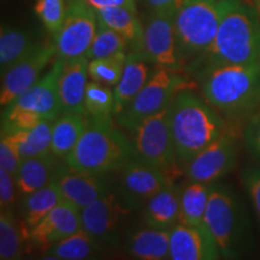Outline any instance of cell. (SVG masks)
<instances>
[{"instance_id": "obj_1", "label": "cell", "mask_w": 260, "mask_h": 260, "mask_svg": "<svg viewBox=\"0 0 260 260\" xmlns=\"http://www.w3.org/2000/svg\"><path fill=\"white\" fill-rule=\"evenodd\" d=\"M217 64H260V21L245 0H225L212 45L194 58L189 70Z\"/></svg>"}, {"instance_id": "obj_2", "label": "cell", "mask_w": 260, "mask_h": 260, "mask_svg": "<svg viewBox=\"0 0 260 260\" xmlns=\"http://www.w3.org/2000/svg\"><path fill=\"white\" fill-rule=\"evenodd\" d=\"M193 74L201 95L220 113L243 116L260 104V64L209 65Z\"/></svg>"}, {"instance_id": "obj_3", "label": "cell", "mask_w": 260, "mask_h": 260, "mask_svg": "<svg viewBox=\"0 0 260 260\" xmlns=\"http://www.w3.org/2000/svg\"><path fill=\"white\" fill-rule=\"evenodd\" d=\"M170 128L177 161L182 165L226 132L222 116L193 89L182 90L171 102Z\"/></svg>"}, {"instance_id": "obj_4", "label": "cell", "mask_w": 260, "mask_h": 260, "mask_svg": "<svg viewBox=\"0 0 260 260\" xmlns=\"http://www.w3.org/2000/svg\"><path fill=\"white\" fill-rule=\"evenodd\" d=\"M133 158L132 140L113 126L112 118H88L86 130L64 161L71 170L104 176L121 170Z\"/></svg>"}, {"instance_id": "obj_5", "label": "cell", "mask_w": 260, "mask_h": 260, "mask_svg": "<svg viewBox=\"0 0 260 260\" xmlns=\"http://www.w3.org/2000/svg\"><path fill=\"white\" fill-rule=\"evenodd\" d=\"M64 59L57 57L50 71L40 77L2 113V134L16 129H30L44 121H54L63 112L59 94V77Z\"/></svg>"}, {"instance_id": "obj_6", "label": "cell", "mask_w": 260, "mask_h": 260, "mask_svg": "<svg viewBox=\"0 0 260 260\" xmlns=\"http://www.w3.org/2000/svg\"><path fill=\"white\" fill-rule=\"evenodd\" d=\"M225 0H188L174 16L175 34L182 60L197 58L209 48L222 21Z\"/></svg>"}, {"instance_id": "obj_7", "label": "cell", "mask_w": 260, "mask_h": 260, "mask_svg": "<svg viewBox=\"0 0 260 260\" xmlns=\"http://www.w3.org/2000/svg\"><path fill=\"white\" fill-rule=\"evenodd\" d=\"M197 88V83L188 79V76H184L181 70L157 67L144 88L119 115L116 116V121L122 128L130 132L146 117L168 107L182 90H195Z\"/></svg>"}, {"instance_id": "obj_8", "label": "cell", "mask_w": 260, "mask_h": 260, "mask_svg": "<svg viewBox=\"0 0 260 260\" xmlns=\"http://www.w3.org/2000/svg\"><path fill=\"white\" fill-rule=\"evenodd\" d=\"M203 223L218 246L222 258H235L239 254L245 239V219L229 187L212 184Z\"/></svg>"}, {"instance_id": "obj_9", "label": "cell", "mask_w": 260, "mask_h": 260, "mask_svg": "<svg viewBox=\"0 0 260 260\" xmlns=\"http://www.w3.org/2000/svg\"><path fill=\"white\" fill-rule=\"evenodd\" d=\"M130 133L135 158L167 171L178 162L170 128V105L146 117Z\"/></svg>"}, {"instance_id": "obj_10", "label": "cell", "mask_w": 260, "mask_h": 260, "mask_svg": "<svg viewBox=\"0 0 260 260\" xmlns=\"http://www.w3.org/2000/svg\"><path fill=\"white\" fill-rule=\"evenodd\" d=\"M98 28L96 10L84 0H67V14L54 38L57 57L71 59L87 56Z\"/></svg>"}, {"instance_id": "obj_11", "label": "cell", "mask_w": 260, "mask_h": 260, "mask_svg": "<svg viewBox=\"0 0 260 260\" xmlns=\"http://www.w3.org/2000/svg\"><path fill=\"white\" fill-rule=\"evenodd\" d=\"M174 16L168 12H152L144 24L141 53L155 67L182 70L184 61L178 52Z\"/></svg>"}, {"instance_id": "obj_12", "label": "cell", "mask_w": 260, "mask_h": 260, "mask_svg": "<svg viewBox=\"0 0 260 260\" xmlns=\"http://www.w3.org/2000/svg\"><path fill=\"white\" fill-rule=\"evenodd\" d=\"M170 181L167 170L133 158L121 169L118 197L128 209L139 210Z\"/></svg>"}, {"instance_id": "obj_13", "label": "cell", "mask_w": 260, "mask_h": 260, "mask_svg": "<svg viewBox=\"0 0 260 260\" xmlns=\"http://www.w3.org/2000/svg\"><path fill=\"white\" fill-rule=\"evenodd\" d=\"M237 153L236 139L226 130L183 165L188 181L214 183L233 170Z\"/></svg>"}, {"instance_id": "obj_14", "label": "cell", "mask_w": 260, "mask_h": 260, "mask_svg": "<svg viewBox=\"0 0 260 260\" xmlns=\"http://www.w3.org/2000/svg\"><path fill=\"white\" fill-rule=\"evenodd\" d=\"M57 56L56 45H39L30 54L2 74L0 104L8 106L39 80L41 71Z\"/></svg>"}, {"instance_id": "obj_15", "label": "cell", "mask_w": 260, "mask_h": 260, "mask_svg": "<svg viewBox=\"0 0 260 260\" xmlns=\"http://www.w3.org/2000/svg\"><path fill=\"white\" fill-rule=\"evenodd\" d=\"M130 212L132 210L123 204L118 194L109 190L81 210V223L100 243L112 242L122 219Z\"/></svg>"}, {"instance_id": "obj_16", "label": "cell", "mask_w": 260, "mask_h": 260, "mask_svg": "<svg viewBox=\"0 0 260 260\" xmlns=\"http://www.w3.org/2000/svg\"><path fill=\"white\" fill-rule=\"evenodd\" d=\"M222 258L219 248L204 223H178L170 230L171 260H214Z\"/></svg>"}, {"instance_id": "obj_17", "label": "cell", "mask_w": 260, "mask_h": 260, "mask_svg": "<svg viewBox=\"0 0 260 260\" xmlns=\"http://www.w3.org/2000/svg\"><path fill=\"white\" fill-rule=\"evenodd\" d=\"M82 228L81 210L63 200L29 232L31 247L48 249Z\"/></svg>"}, {"instance_id": "obj_18", "label": "cell", "mask_w": 260, "mask_h": 260, "mask_svg": "<svg viewBox=\"0 0 260 260\" xmlns=\"http://www.w3.org/2000/svg\"><path fill=\"white\" fill-rule=\"evenodd\" d=\"M67 169V162L61 161V158L52 152L22 159L15 176L17 189L23 197L34 193L56 182Z\"/></svg>"}, {"instance_id": "obj_19", "label": "cell", "mask_w": 260, "mask_h": 260, "mask_svg": "<svg viewBox=\"0 0 260 260\" xmlns=\"http://www.w3.org/2000/svg\"><path fill=\"white\" fill-rule=\"evenodd\" d=\"M88 63L87 56L64 59L63 70L59 77V94L63 112L83 113L84 94L88 83Z\"/></svg>"}, {"instance_id": "obj_20", "label": "cell", "mask_w": 260, "mask_h": 260, "mask_svg": "<svg viewBox=\"0 0 260 260\" xmlns=\"http://www.w3.org/2000/svg\"><path fill=\"white\" fill-rule=\"evenodd\" d=\"M57 182L64 200L75 205L80 210L109 191V186L103 178V175L75 171L69 167L60 175Z\"/></svg>"}, {"instance_id": "obj_21", "label": "cell", "mask_w": 260, "mask_h": 260, "mask_svg": "<svg viewBox=\"0 0 260 260\" xmlns=\"http://www.w3.org/2000/svg\"><path fill=\"white\" fill-rule=\"evenodd\" d=\"M142 209L146 225L154 229L171 230L180 223L181 189L170 181Z\"/></svg>"}, {"instance_id": "obj_22", "label": "cell", "mask_w": 260, "mask_h": 260, "mask_svg": "<svg viewBox=\"0 0 260 260\" xmlns=\"http://www.w3.org/2000/svg\"><path fill=\"white\" fill-rule=\"evenodd\" d=\"M149 61L141 52L132 51L126 54L124 71L119 82L113 89L115 93V117L119 115L129 103L144 88L152 73H149Z\"/></svg>"}, {"instance_id": "obj_23", "label": "cell", "mask_w": 260, "mask_h": 260, "mask_svg": "<svg viewBox=\"0 0 260 260\" xmlns=\"http://www.w3.org/2000/svg\"><path fill=\"white\" fill-rule=\"evenodd\" d=\"M98 19L109 28L123 35L129 41L132 51L141 52L144 40V24L138 12L125 6H109L96 10Z\"/></svg>"}, {"instance_id": "obj_24", "label": "cell", "mask_w": 260, "mask_h": 260, "mask_svg": "<svg viewBox=\"0 0 260 260\" xmlns=\"http://www.w3.org/2000/svg\"><path fill=\"white\" fill-rule=\"evenodd\" d=\"M128 253L141 260L170 259V230L154 229L147 226L130 236Z\"/></svg>"}, {"instance_id": "obj_25", "label": "cell", "mask_w": 260, "mask_h": 260, "mask_svg": "<svg viewBox=\"0 0 260 260\" xmlns=\"http://www.w3.org/2000/svg\"><path fill=\"white\" fill-rule=\"evenodd\" d=\"M88 124L83 113L63 112L52 123L51 151L58 158L65 159L77 145Z\"/></svg>"}, {"instance_id": "obj_26", "label": "cell", "mask_w": 260, "mask_h": 260, "mask_svg": "<svg viewBox=\"0 0 260 260\" xmlns=\"http://www.w3.org/2000/svg\"><path fill=\"white\" fill-rule=\"evenodd\" d=\"M63 200L64 198L57 181L52 182L48 186L34 193L25 195L23 204H22V211H23V225L22 226L28 239L29 232L32 228Z\"/></svg>"}, {"instance_id": "obj_27", "label": "cell", "mask_w": 260, "mask_h": 260, "mask_svg": "<svg viewBox=\"0 0 260 260\" xmlns=\"http://www.w3.org/2000/svg\"><path fill=\"white\" fill-rule=\"evenodd\" d=\"M39 45L30 32L10 25H3L0 32V69L4 74L9 68L17 63Z\"/></svg>"}, {"instance_id": "obj_28", "label": "cell", "mask_w": 260, "mask_h": 260, "mask_svg": "<svg viewBox=\"0 0 260 260\" xmlns=\"http://www.w3.org/2000/svg\"><path fill=\"white\" fill-rule=\"evenodd\" d=\"M22 159L50 153L52 144V121H44L30 129H16L8 133Z\"/></svg>"}, {"instance_id": "obj_29", "label": "cell", "mask_w": 260, "mask_h": 260, "mask_svg": "<svg viewBox=\"0 0 260 260\" xmlns=\"http://www.w3.org/2000/svg\"><path fill=\"white\" fill-rule=\"evenodd\" d=\"M99 247L100 242L81 228L76 233L51 246L45 253V258L58 260L90 259Z\"/></svg>"}, {"instance_id": "obj_30", "label": "cell", "mask_w": 260, "mask_h": 260, "mask_svg": "<svg viewBox=\"0 0 260 260\" xmlns=\"http://www.w3.org/2000/svg\"><path fill=\"white\" fill-rule=\"evenodd\" d=\"M212 184L204 182H189V184L181 189L180 223L197 225L204 222Z\"/></svg>"}, {"instance_id": "obj_31", "label": "cell", "mask_w": 260, "mask_h": 260, "mask_svg": "<svg viewBox=\"0 0 260 260\" xmlns=\"http://www.w3.org/2000/svg\"><path fill=\"white\" fill-rule=\"evenodd\" d=\"M24 240L27 239L23 226L16 220L12 210L0 212V259L18 260L24 254Z\"/></svg>"}, {"instance_id": "obj_32", "label": "cell", "mask_w": 260, "mask_h": 260, "mask_svg": "<svg viewBox=\"0 0 260 260\" xmlns=\"http://www.w3.org/2000/svg\"><path fill=\"white\" fill-rule=\"evenodd\" d=\"M84 111L89 118L111 119L115 116V93L111 87L88 81L84 94Z\"/></svg>"}, {"instance_id": "obj_33", "label": "cell", "mask_w": 260, "mask_h": 260, "mask_svg": "<svg viewBox=\"0 0 260 260\" xmlns=\"http://www.w3.org/2000/svg\"><path fill=\"white\" fill-rule=\"evenodd\" d=\"M128 46L129 41L123 35L109 28L98 19L95 37H94L87 57L88 59H96V58L111 57L118 53H126Z\"/></svg>"}, {"instance_id": "obj_34", "label": "cell", "mask_w": 260, "mask_h": 260, "mask_svg": "<svg viewBox=\"0 0 260 260\" xmlns=\"http://www.w3.org/2000/svg\"><path fill=\"white\" fill-rule=\"evenodd\" d=\"M126 59V53H118L106 58L89 59V79L107 87H116L121 80Z\"/></svg>"}, {"instance_id": "obj_35", "label": "cell", "mask_w": 260, "mask_h": 260, "mask_svg": "<svg viewBox=\"0 0 260 260\" xmlns=\"http://www.w3.org/2000/svg\"><path fill=\"white\" fill-rule=\"evenodd\" d=\"M35 14L47 31L54 38L60 31L67 14V2L65 0H38L34 6Z\"/></svg>"}, {"instance_id": "obj_36", "label": "cell", "mask_w": 260, "mask_h": 260, "mask_svg": "<svg viewBox=\"0 0 260 260\" xmlns=\"http://www.w3.org/2000/svg\"><path fill=\"white\" fill-rule=\"evenodd\" d=\"M243 140L253 157L260 161V104L253 110L246 123Z\"/></svg>"}, {"instance_id": "obj_37", "label": "cell", "mask_w": 260, "mask_h": 260, "mask_svg": "<svg viewBox=\"0 0 260 260\" xmlns=\"http://www.w3.org/2000/svg\"><path fill=\"white\" fill-rule=\"evenodd\" d=\"M241 182L260 220V168H246L241 174Z\"/></svg>"}, {"instance_id": "obj_38", "label": "cell", "mask_w": 260, "mask_h": 260, "mask_svg": "<svg viewBox=\"0 0 260 260\" xmlns=\"http://www.w3.org/2000/svg\"><path fill=\"white\" fill-rule=\"evenodd\" d=\"M22 158L12 140L8 135H2L0 140V168L5 169L10 174L16 176Z\"/></svg>"}, {"instance_id": "obj_39", "label": "cell", "mask_w": 260, "mask_h": 260, "mask_svg": "<svg viewBox=\"0 0 260 260\" xmlns=\"http://www.w3.org/2000/svg\"><path fill=\"white\" fill-rule=\"evenodd\" d=\"M16 178L12 174L0 168V207L2 210H12L16 197Z\"/></svg>"}, {"instance_id": "obj_40", "label": "cell", "mask_w": 260, "mask_h": 260, "mask_svg": "<svg viewBox=\"0 0 260 260\" xmlns=\"http://www.w3.org/2000/svg\"><path fill=\"white\" fill-rule=\"evenodd\" d=\"M188 0H145L147 8L152 12H168L175 15Z\"/></svg>"}, {"instance_id": "obj_41", "label": "cell", "mask_w": 260, "mask_h": 260, "mask_svg": "<svg viewBox=\"0 0 260 260\" xmlns=\"http://www.w3.org/2000/svg\"><path fill=\"white\" fill-rule=\"evenodd\" d=\"M84 2L95 10L109 8V6H125L136 11V0H84Z\"/></svg>"}, {"instance_id": "obj_42", "label": "cell", "mask_w": 260, "mask_h": 260, "mask_svg": "<svg viewBox=\"0 0 260 260\" xmlns=\"http://www.w3.org/2000/svg\"><path fill=\"white\" fill-rule=\"evenodd\" d=\"M245 2H247L249 5L253 6V9L255 10L256 15H258V18L260 21V0H245Z\"/></svg>"}]
</instances>
